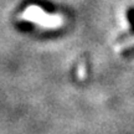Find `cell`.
I'll use <instances>...</instances> for the list:
<instances>
[{
    "instance_id": "obj_1",
    "label": "cell",
    "mask_w": 134,
    "mask_h": 134,
    "mask_svg": "<svg viewBox=\"0 0 134 134\" xmlns=\"http://www.w3.org/2000/svg\"><path fill=\"white\" fill-rule=\"evenodd\" d=\"M127 18H128V21L130 24V29L128 31L123 32L120 36H118L117 38V42H122L124 40H128L129 37H133L134 36V8H130L127 11Z\"/></svg>"
},
{
    "instance_id": "obj_2",
    "label": "cell",
    "mask_w": 134,
    "mask_h": 134,
    "mask_svg": "<svg viewBox=\"0 0 134 134\" xmlns=\"http://www.w3.org/2000/svg\"><path fill=\"white\" fill-rule=\"evenodd\" d=\"M122 56L124 58H134V45L130 47H127L122 51Z\"/></svg>"
}]
</instances>
